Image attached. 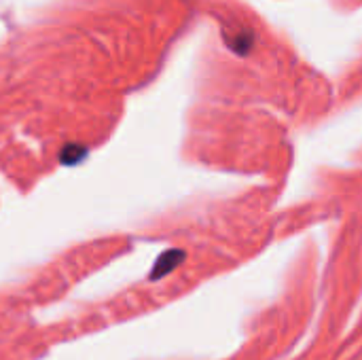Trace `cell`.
Here are the masks:
<instances>
[{"mask_svg": "<svg viewBox=\"0 0 362 360\" xmlns=\"http://www.w3.org/2000/svg\"><path fill=\"white\" fill-rule=\"evenodd\" d=\"M225 42L238 53V55H248L250 47L255 45V36L248 28H240V30H227L225 32Z\"/></svg>", "mask_w": 362, "mask_h": 360, "instance_id": "obj_1", "label": "cell"}]
</instances>
